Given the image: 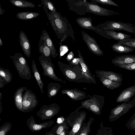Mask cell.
I'll return each instance as SVG.
<instances>
[{
    "label": "cell",
    "mask_w": 135,
    "mask_h": 135,
    "mask_svg": "<svg viewBox=\"0 0 135 135\" xmlns=\"http://www.w3.org/2000/svg\"><path fill=\"white\" fill-rule=\"evenodd\" d=\"M43 7L53 30L58 38L61 39L60 44L69 36L75 41L73 31L66 18L57 11L55 12H48L45 7L43 6Z\"/></svg>",
    "instance_id": "1"
},
{
    "label": "cell",
    "mask_w": 135,
    "mask_h": 135,
    "mask_svg": "<svg viewBox=\"0 0 135 135\" xmlns=\"http://www.w3.org/2000/svg\"><path fill=\"white\" fill-rule=\"evenodd\" d=\"M57 63L60 70L68 80L78 83H91L84 75L80 65L66 64L60 61H58Z\"/></svg>",
    "instance_id": "2"
},
{
    "label": "cell",
    "mask_w": 135,
    "mask_h": 135,
    "mask_svg": "<svg viewBox=\"0 0 135 135\" xmlns=\"http://www.w3.org/2000/svg\"><path fill=\"white\" fill-rule=\"evenodd\" d=\"M87 98L88 99L81 102L79 107L71 113H77L80 109L84 108L98 115H100L104 105L105 97L102 95L94 94L91 96L88 95Z\"/></svg>",
    "instance_id": "3"
},
{
    "label": "cell",
    "mask_w": 135,
    "mask_h": 135,
    "mask_svg": "<svg viewBox=\"0 0 135 135\" xmlns=\"http://www.w3.org/2000/svg\"><path fill=\"white\" fill-rule=\"evenodd\" d=\"M19 76L24 79L30 80L32 75L27 62L22 55L20 53H16L10 56Z\"/></svg>",
    "instance_id": "4"
},
{
    "label": "cell",
    "mask_w": 135,
    "mask_h": 135,
    "mask_svg": "<svg viewBox=\"0 0 135 135\" xmlns=\"http://www.w3.org/2000/svg\"><path fill=\"white\" fill-rule=\"evenodd\" d=\"M97 27L108 31H123L135 35V26L129 23L114 21H107L98 25Z\"/></svg>",
    "instance_id": "5"
},
{
    "label": "cell",
    "mask_w": 135,
    "mask_h": 135,
    "mask_svg": "<svg viewBox=\"0 0 135 135\" xmlns=\"http://www.w3.org/2000/svg\"><path fill=\"white\" fill-rule=\"evenodd\" d=\"M87 114L85 111H80L75 113H71L66 117L68 125L71 128L68 135H76L85 122Z\"/></svg>",
    "instance_id": "6"
},
{
    "label": "cell",
    "mask_w": 135,
    "mask_h": 135,
    "mask_svg": "<svg viewBox=\"0 0 135 135\" xmlns=\"http://www.w3.org/2000/svg\"><path fill=\"white\" fill-rule=\"evenodd\" d=\"M135 106V96L132 100L124 102L112 109L110 113L109 120L111 122L117 120Z\"/></svg>",
    "instance_id": "7"
},
{
    "label": "cell",
    "mask_w": 135,
    "mask_h": 135,
    "mask_svg": "<svg viewBox=\"0 0 135 135\" xmlns=\"http://www.w3.org/2000/svg\"><path fill=\"white\" fill-rule=\"evenodd\" d=\"M39 62L43 69V74L50 79L61 83H65V81L59 78L55 74L54 65L51 59L41 55L38 58Z\"/></svg>",
    "instance_id": "8"
},
{
    "label": "cell",
    "mask_w": 135,
    "mask_h": 135,
    "mask_svg": "<svg viewBox=\"0 0 135 135\" xmlns=\"http://www.w3.org/2000/svg\"><path fill=\"white\" fill-rule=\"evenodd\" d=\"M38 103L36 95L30 90L27 89L23 95L22 112L27 113L32 111L36 107Z\"/></svg>",
    "instance_id": "9"
},
{
    "label": "cell",
    "mask_w": 135,
    "mask_h": 135,
    "mask_svg": "<svg viewBox=\"0 0 135 135\" xmlns=\"http://www.w3.org/2000/svg\"><path fill=\"white\" fill-rule=\"evenodd\" d=\"M60 107L56 103L49 105H44L36 113V115L42 120L49 119L58 114Z\"/></svg>",
    "instance_id": "10"
},
{
    "label": "cell",
    "mask_w": 135,
    "mask_h": 135,
    "mask_svg": "<svg viewBox=\"0 0 135 135\" xmlns=\"http://www.w3.org/2000/svg\"><path fill=\"white\" fill-rule=\"evenodd\" d=\"M78 25L82 28L93 31L102 37L109 39L111 38L108 35L105 30L94 26L93 24L90 17H80L76 19Z\"/></svg>",
    "instance_id": "11"
},
{
    "label": "cell",
    "mask_w": 135,
    "mask_h": 135,
    "mask_svg": "<svg viewBox=\"0 0 135 135\" xmlns=\"http://www.w3.org/2000/svg\"><path fill=\"white\" fill-rule=\"evenodd\" d=\"M86 5L88 12L97 15L108 16L120 15L118 12L102 7L96 4L89 2L87 1Z\"/></svg>",
    "instance_id": "12"
},
{
    "label": "cell",
    "mask_w": 135,
    "mask_h": 135,
    "mask_svg": "<svg viewBox=\"0 0 135 135\" xmlns=\"http://www.w3.org/2000/svg\"><path fill=\"white\" fill-rule=\"evenodd\" d=\"M81 35L83 40L92 53L99 56L103 55V51L94 38L83 31H81Z\"/></svg>",
    "instance_id": "13"
},
{
    "label": "cell",
    "mask_w": 135,
    "mask_h": 135,
    "mask_svg": "<svg viewBox=\"0 0 135 135\" xmlns=\"http://www.w3.org/2000/svg\"><path fill=\"white\" fill-rule=\"evenodd\" d=\"M54 123L53 120H50L37 123L32 116L28 119L26 121L28 128L33 132H38L44 129H47L52 126Z\"/></svg>",
    "instance_id": "14"
},
{
    "label": "cell",
    "mask_w": 135,
    "mask_h": 135,
    "mask_svg": "<svg viewBox=\"0 0 135 135\" xmlns=\"http://www.w3.org/2000/svg\"><path fill=\"white\" fill-rule=\"evenodd\" d=\"M61 93L62 94L67 95L74 101L82 100L88 96L86 92L76 88L63 89Z\"/></svg>",
    "instance_id": "15"
},
{
    "label": "cell",
    "mask_w": 135,
    "mask_h": 135,
    "mask_svg": "<svg viewBox=\"0 0 135 135\" xmlns=\"http://www.w3.org/2000/svg\"><path fill=\"white\" fill-rule=\"evenodd\" d=\"M135 96V85L131 86L122 90L116 99L117 103L129 101Z\"/></svg>",
    "instance_id": "16"
},
{
    "label": "cell",
    "mask_w": 135,
    "mask_h": 135,
    "mask_svg": "<svg viewBox=\"0 0 135 135\" xmlns=\"http://www.w3.org/2000/svg\"><path fill=\"white\" fill-rule=\"evenodd\" d=\"M19 42L26 56L29 58L31 55V45L26 33L21 31L19 34Z\"/></svg>",
    "instance_id": "17"
},
{
    "label": "cell",
    "mask_w": 135,
    "mask_h": 135,
    "mask_svg": "<svg viewBox=\"0 0 135 135\" xmlns=\"http://www.w3.org/2000/svg\"><path fill=\"white\" fill-rule=\"evenodd\" d=\"M79 58L80 59L79 64L82 68L83 73L87 79L90 83L94 84L97 83L95 79L91 73L89 69L85 62L83 56L79 50H78Z\"/></svg>",
    "instance_id": "18"
},
{
    "label": "cell",
    "mask_w": 135,
    "mask_h": 135,
    "mask_svg": "<svg viewBox=\"0 0 135 135\" xmlns=\"http://www.w3.org/2000/svg\"><path fill=\"white\" fill-rule=\"evenodd\" d=\"M95 73L96 75L116 82H122L123 79L122 74L111 71L97 70Z\"/></svg>",
    "instance_id": "19"
},
{
    "label": "cell",
    "mask_w": 135,
    "mask_h": 135,
    "mask_svg": "<svg viewBox=\"0 0 135 135\" xmlns=\"http://www.w3.org/2000/svg\"><path fill=\"white\" fill-rule=\"evenodd\" d=\"M135 62V55H125L116 56L111 63L114 65L128 64Z\"/></svg>",
    "instance_id": "20"
},
{
    "label": "cell",
    "mask_w": 135,
    "mask_h": 135,
    "mask_svg": "<svg viewBox=\"0 0 135 135\" xmlns=\"http://www.w3.org/2000/svg\"><path fill=\"white\" fill-rule=\"evenodd\" d=\"M27 90L26 87H21L17 89L14 94L13 98L15 105L17 109L21 112L23 93Z\"/></svg>",
    "instance_id": "21"
},
{
    "label": "cell",
    "mask_w": 135,
    "mask_h": 135,
    "mask_svg": "<svg viewBox=\"0 0 135 135\" xmlns=\"http://www.w3.org/2000/svg\"><path fill=\"white\" fill-rule=\"evenodd\" d=\"M44 40L50 49L51 52V56L55 58L58 55V54L56 51L53 42L47 32L45 30L42 32L40 37Z\"/></svg>",
    "instance_id": "22"
},
{
    "label": "cell",
    "mask_w": 135,
    "mask_h": 135,
    "mask_svg": "<svg viewBox=\"0 0 135 135\" xmlns=\"http://www.w3.org/2000/svg\"><path fill=\"white\" fill-rule=\"evenodd\" d=\"M38 46L39 51L41 55L51 59V50L47 45L45 41L41 37L39 40Z\"/></svg>",
    "instance_id": "23"
},
{
    "label": "cell",
    "mask_w": 135,
    "mask_h": 135,
    "mask_svg": "<svg viewBox=\"0 0 135 135\" xmlns=\"http://www.w3.org/2000/svg\"><path fill=\"white\" fill-rule=\"evenodd\" d=\"M96 76L103 86L111 90L119 88L122 84V82H116L97 75Z\"/></svg>",
    "instance_id": "24"
},
{
    "label": "cell",
    "mask_w": 135,
    "mask_h": 135,
    "mask_svg": "<svg viewBox=\"0 0 135 135\" xmlns=\"http://www.w3.org/2000/svg\"><path fill=\"white\" fill-rule=\"evenodd\" d=\"M32 68L33 75L40 89V91L44 94V92L43 88L44 85L41 79L40 74L37 69L35 62L34 60H32Z\"/></svg>",
    "instance_id": "25"
},
{
    "label": "cell",
    "mask_w": 135,
    "mask_h": 135,
    "mask_svg": "<svg viewBox=\"0 0 135 135\" xmlns=\"http://www.w3.org/2000/svg\"><path fill=\"white\" fill-rule=\"evenodd\" d=\"M94 118L91 117L89 118L88 121L84 122L80 129L75 135H89L91 132V126Z\"/></svg>",
    "instance_id": "26"
},
{
    "label": "cell",
    "mask_w": 135,
    "mask_h": 135,
    "mask_svg": "<svg viewBox=\"0 0 135 135\" xmlns=\"http://www.w3.org/2000/svg\"><path fill=\"white\" fill-rule=\"evenodd\" d=\"M61 87L59 83H50L48 85L47 97L51 98L56 96Z\"/></svg>",
    "instance_id": "27"
},
{
    "label": "cell",
    "mask_w": 135,
    "mask_h": 135,
    "mask_svg": "<svg viewBox=\"0 0 135 135\" xmlns=\"http://www.w3.org/2000/svg\"><path fill=\"white\" fill-rule=\"evenodd\" d=\"M107 35L113 40L118 41L130 38L132 36L123 33L118 32L115 31L105 30Z\"/></svg>",
    "instance_id": "28"
},
{
    "label": "cell",
    "mask_w": 135,
    "mask_h": 135,
    "mask_svg": "<svg viewBox=\"0 0 135 135\" xmlns=\"http://www.w3.org/2000/svg\"><path fill=\"white\" fill-rule=\"evenodd\" d=\"M40 15L39 13L36 12H23L17 13L16 17L20 20H33L38 17Z\"/></svg>",
    "instance_id": "29"
},
{
    "label": "cell",
    "mask_w": 135,
    "mask_h": 135,
    "mask_svg": "<svg viewBox=\"0 0 135 135\" xmlns=\"http://www.w3.org/2000/svg\"><path fill=\"white\" fill-rule=\"evenodd\" d=\"M69 129L66 118L62 123L56 124L50 130L54 135H59L65 130Z\"/></svg>",
    "instance_id": "30"
},
{
    "label": "cell",
    "mask_w": 135,
    "mask_h": 135,
    "mask_svg": "<svg viewBox=\"0 0 135 135\" xmlns=\"http://www.w3.org/2000/svg\"><path fill=\"white\" fill-rule=\"evenodd\" d=\"M112 50L115 52L120 54L127 53L133 51L134 49L123 45L118 42L113 44Z\"/></svg>",
    "instance_id": "31"
},
{
    "label": "cell",
    "mask_w": 135,
    "mask_h": 135,
    "mask_svg": "<svg viewBox=\"0 0 135 135\" xmlns=\"http://www.w3.org/2000/svg\"><path fill=\"white\" fill-rule=\"evenodd\" d=\"M14 6L19 8H34L36 7L33 3L25 0H9Z\"/></svg>",
    "instance_id": "32"
},
{
    "label": "cell",
    "mask_w": 135,
    "mask_h": 135,
    "mask_svg": "<svg viewBox=\"0 0 135 135\" xmlns=\"http://www.w3.org/2000/svg\"><path fill=\"white\" fill-rule=\"evenodd\" d=\"M113 130L111 127H104L103 121L101 122L99 128L95 135H116L113 133Z\"/></svg>",
    "instance_id": "33"
},
{
    "label": "cell",
    "mask_w": 135,
    "mask_h": 135,
    "mask_svg": "<svg viewBox=\"0 0 135 135\" xmlns=\"http://www.w3.org/2000/svg\"><path fill=\"white\" fill-rule=\"evenodd\" d=\"M0 76L8 84L10 83L12 79V75L9 70L0 68Z\"/></svg>",
    "instance_id": "34"
},
{
    "label": "cell",
    "mask_w": 135,
    "mask_h": 135,
    "mask_svg": "<svg viewBox=\"0 0 135 135\" xmlns=\"http://www.w3.org/2000/svg\"><path fill=\"white\" fill-rule=\"evenodd\" d=\"M118 43L126 46L135 49V38H129L118 42Z\"/></svg>",
    "instance_id": "35"
},
{
    "label": "cell",
    "mask_w": 135,
    "mask_h": 135,
    "mask_svg": "<svg viewBox=\"0 0 135 135\" xmlns=\"http://www.w3.org/2000/svg\"><path fill=\"white\" fill-rule=\"evenodd\" d=\"M41 4L45 7L49 11L53 12L56 11L54 4L49 0H41Z\"/></svg>",
    "instance_id": "36"
},
{
    "label": "cell",
    "mask_w": 135,
    "mask_h": 135,
    "mask_svg": "<svg viewBox=\"0 0 135 135\" xmlns=\"http://www.w3.org/2000/svg\"><path fill=\"white\" fill-rule=\"evenodd\" d=\"M12 128V125L11 123L7 122L5 123L0 127V135H6Z\"/></svg>",
    "instance_id": "37"
},
{
    "label": "cell",
    "mask_w": 135,
    "mask_h": 135,
    "mask_svg": "<svg viewBox=\"0 0 135 135\" xmlns=\"http://www.w3.org/2000/svg\"><path fill=\"white\" fill-rule=\"evenodd\" d=\"M92 3L96 4L99 3L103 4L111 5L118 7V4L114 1L110 0H91V1Z\"/></svg>",
    "instance_id": "38"
},
{
    "label": "cell",
    "mask_w": 135,
    "mask_h": 135,
    "mask_svg": "<svg viewBox=\"0 0 135 135\" xmlns=\"http://www.w3.org/2000/svg\"><path fill=\"white\" fill-rule=\"evenodd\" d=\"M125 127L135 131V113L133 114L127 122Z\"/></svg>",
    "instance_id": "39"
},
{
    "label": "cell",
    "mask_w": 135,
    "mask_h": 135,
    "mask_svg": "<svg viewBox=\"0 0 135 135\" xmlns=\"http://www.w3.org/2000/svg\"><path fill=\"white\" fill-rule=\"evenodd\" d=\"M114 66L129 70L135 71V62L125 65H117Z\"/></svg>",
    "instance_id": "40"
},
{
    "label": "cell",
    "mask_w": 135,
    "mask_h": 135,
    "mask_svg": "<svg viewBox=\"0 0 135 135\" xmlns=\"http://www.w3.org/2000/svg\"><path fill=\"white\" fill-rule=\"evenodd\" d=\"M68 48L66 46L64 45L61 46L60 49V58L68 52Z\"/></svg>",
    "instance_id": "41"
},
{
    "label": "cell",
    "mask_w": 135,
    "mask_h": 135,
    "mask_svg": "<svg viewBox=\"0 0 135 135\" xmlns=\"http://www.w3.org/2000/svg\"><path fill=\"white\" fill-rule=\"evenodd\" d=\"M80 61L79 58H74L69 63V64H70L72 65H76L79 66L80 65L79 64Z\"/></svg>",
    "instance_id": "42"
},
{
    "label": "cell",
    "mask_w": 135,
    "mask_h": 135,
    "mask_svg": "<svg viewBox=\"0 0 135 135\" xmlns=\"http://www.w3.org/2000/svg\"><path fill=\"white\" fill-rule=\"evenodd\" d=\"M74 56L73 52L72 51L70 52L66 57V60L69 63L73 59Z\"/></svg>",
    "instance_id": "43"
},
{
    "label": "cell",
    "mask_w": 135,
    "mask_h": 135,
    "mask_svg": "<svg viewBox=\"0 0 135 135\" xmlns=\"http://www.w3.org/2000/svg\"><path fill=\"white\" fill-rule=\"evenodd\" d=\"M7 83L1 76H0V88H1L4 87L6 84Z\"/></svg>",
    "instance_id": "44"
},
{
    "label": "cell",
    "mask_w": 135,
    "mask_h": 135,
    "mask_svg": "<svg viewBox=\"0 0 135 135\" xmlns=\"http://www.w3.org/2000/svg\"><path fill=\"white\" fill-rule=\"evenodd\" d=\"M69 129H68L65 130L59 135H68L69 132Z\"/></svg>",
    "instance_id": "45"
},
{
    "label": "cell",
    "mask_w": 135,
    "mask_h": 135,
    "mask_svg": "<svg viewBox=\"0 0 135 135\" xmlns=\"http://www.w3.org/2000/svg\"><path fill=\"white\" fill-rule=\"evenodd\" d=\"M2 97H0V113L1 114L2 110V102L1 101V99Z\"/></svg>",
    "instance_id": "46"
},
{
    "label": "cell",
    "mask_w": 135,
    "mask_h": 135,
    "mask_svg": "<svg viewBox=\"0 0 135 135\" xmlns=\"http://www.w3.org/2000/svg\"><path fill=\"white\" fill-rule=\"evenodd\" d=\"M5 11V10H3L2 8L1 4H0V15H2L4 13V12Z\"/></svg>",
    "instance_id": "47"
},
{
    "label": "cell",
    "mask_w": 135,
    "mask_h": 135,
    "mask_svg": "<svg viewBox=\"0 0 135 135\" xmlns=\"http://www.w3.org/2000/svg\"><path fill=\"white\" fill-rule=\"evenodd\" d=\"M44 135H54L53 133L50 131L46 133Z\"/></svg>",
    "instance_id": "48"
},
{
    "label": "cell",
    "mask_w": 135,
    "mask_h": 135,
    "mask_svg": "<svg viewBox=\"0 0 135 135\" xmlns=\"http://www.w3.org/2000/svg\"><path fill=\"white\" fill-rule=\"evenodd\" d=\"M3 45V42L2 41L1 38L0 37V46H2Z\"/></svg>",
    "instance_id": "49"
}]
</instances>
